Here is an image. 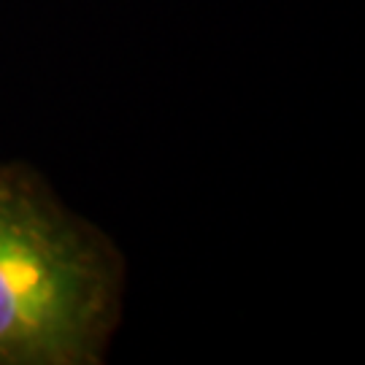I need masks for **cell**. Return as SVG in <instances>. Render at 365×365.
<instances>
[{
    "label": "cell",
    "mask_w": 365,
    "mask_h": 365,
    "mask_svg": "<svg viewBox=\"0 0 365 365\" xmlns=\"http://www.w3.org/2000/svg\"><path fill=\"white\" fill-rule=\"evenodd\" d=\"M111 289L90 235L30 179L0 170V365L92 363Z\"/></svg>",
    "instance_id": "obj_1"
}]
</instances>
